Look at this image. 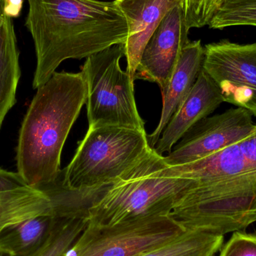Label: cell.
Segmentation results:
<instances>
[{"label": "cell", "instance_id": "1", "mask_svg": "<svg viewBox=\"0 0 256 256\" xmlns=\"http://www.w3.org/2000/svg\"><path fill=\"white\" fill-rule=\"evenodd\" d=\"M25 26L36 48L37 90L67 60H82L126 44L128 26L114 1L28 0Z\"/></svg>", "mask_w": 256, "mask_h": 256}, {"label": "cell", "instance_id": "2", "mask_svg": "<svg viewBox=\"0 0 256 256\" xmlns=\"http://www.w3.org/2000/svg\"><path fill=\"white\" fill-rule=\"evenodd\" d=\"M86 102L81 72H56L37 88L16 148L18 172L30 186L42 190L56 182L63 147Z\"/></svg>", "mask_w": 256, "mask_h": 256}, {"label": "cell", "instance_id": "3", "mask_svg": "<svg viewBox=\"0 0 256 256\" xmlns=\"http://www.w3.org/2000/svg\"><path fill=\"white\" fill-rule=\"evenodd\" d=\"M196 186L194 180L171 176L164 156L152 148L138 164L102 190L88 209V224L114 226L168 216Z\"/></svg>", "mask_w": 256, "mask_h": 256}, {"label": "cell", "instance_id": "4", "mask_svg": "<svg viewBox=\"0 0 256 256\" xmlns=\"http://www.w3.org/2000/svg\"><path fill=\"white\" fill-rule=\"evenodd\" d=\"M152 148L146 131L88 128L56 182L72 202L88 212L98 192L138 164Z\"/></svg>", "mask_w": 256, "mask_h": 256}, {"label": "cell", "instance_id": "5", "mask_svg": "<svg viewBox=\"0 0 256 256\" xmlns=\"http://www.w3.org/2000/svg\"><path fill=\"white\" fill-rule=\"evenodd\" d=\"M124 44L90 56L81 68L86 86L88 128L146 131L136 103L134 82L120 66Z\"/></svg>", "mask_w": 256, "mask_h": 256}, {"label": "cell", "instance_id": "6", "mask_svg": "<svg viewBox=\"0 0 256 256\" xmlns=\"http://www.w3.org/2000/svg\"><path fill=\"white\" fill-rule=\"evenodd\" d=\"M188 231L168 216L114 226L87 224L64 256H137L173 242Z\"/></svg>", "mask_w": 256, "mask_h": 256}, {"label": "cell", "instance_id": "7", "mask_svg": "<svg viewBox=\"0 0 256 256\" xmlns=\"http://www.w3.org/2000/svg\"><path fill=\"white\" fill-rule=\"evenodd\" d=\"M204 48L203 70L220 92L224 102L256 116V43L222 40Z\"/></svg>", "mask_w": 256, "mask_h": 256}, {"label": "cell", "instance_id": "8", "mask_svg": "<svg viewBox=\"0 0 256 256\" xmlns=\"http://www.w3.org/2000/svg\"><path fill=\"white\" fill-rule=\"evenodd\" d=\"M256 129L252 115L244 108L230 109L208 116L196 124L164 160L178 166L204 159L250 135Z\"/></svg>", "mask_w": 256, "mask_h": 256}, {"label": "cell", "instance_id": "9", "mask_svg": "<svg viewBox=\"0 0 256 256\" xmlns=\"http://www.w3.org/2000/svg\"><path fill=\"white\" fill-rule=\"evenodd\" d=\"M184 4L165 15L149 38L142 54L134 80L155 82L165 90L182 50L190 42Z\"/></svg>", "mask_w": 256, "mask_h": 256}, {"label": "cell", "instance_id": "10", "mask_svg": "<svg viewBox=\"0 0 256 256\" xmlns=\"http://www.w3.org/2000/svg\"><path fill=\"white\" fill-rule=\"evenodd\" d=\"M168 172L194 180L196 188L256 174V129L238 142L204 159L178 166H168Z\"/></svg>", "mask_w": 256, "mask_h": 256}, {"label": "cell", "instance_id": "11", "mask_svg": "<svg viewBox=\"0 0 256 256\" xmlns=\"http://www.w3.org/2000/svg\"><path fill=\"white\" fill-rule=\"evenodd\" d=\"M224 103L214 82L202 70L189 94L174 112L162 131L154 149L160 155L170 153L176 143L198 122Z\"/></svg>", "mask_w": 256, "mask_h": 256}, {"label": "cell", "instance_id": "12", "mask_svg": "<svg viewBox=\"0 0 256 256\" xmlns=\"http://www.w3.org/2000/svg\"><path fill=\"white\" fill-rule=\"evenodd\" d=\"M124 14L128 26V37L124 44L127 60L126 72L132 81L140 64L142 54L149 38L170 10L184 6V0H114Z\"/></svg>", "mask_w": 256, "mask_h": 256}, {"label": "cell", "instance_id": "13", "mask_svg": "<svg viewBox=\"0 0 256 256\" xmlns=\"http://www.w3.org/2000/svg\"><path fill=\"white\" fill-rule=\"evenodd\" d=\"M52 214L43 191L30 186L18 172L0 168V234L6 228L44 214Z\"/></svg>", "mask_w": 256, "mask_h": 256}, {"label": "cell", "instance_id": "14", "mask_svg": "<svg viewBox=\"0 0 256 256\" xmlns=\"http://www.w3.org/2000/svg\"><path fill=\"white\" fill-rule=\"evenodd\" d=\"M204 48L201 40L189 42L180 52L167 86L161 92L162 108L158 127L148 135L149 144L154 148L162 131L180 104L192 90L203 68Z\"/></svg>", "mask_w": 256, "mask_h": 256}, {"label": "cell", "instance_id": "15", "mask_svg": "<svg viewBox=\"0 0 256 256\" xmlns=\"http://www.w3.org/2000/svg\"><path fill=\"white\" fill-rule=\"evenodd\" d=\"M20 74L13 20L8 16L3 0H0V128L8 112L16 103Z\"/></svg>", "mask_w": 256, "mask_h": 256}, {"label": "cell", "instance_id": "16", "mask_svg": "<svg viewBox=\"0 0 256 256\" xmlns=\"http://www.w3.org/2000/svg\"><path fill=\"white\" fill-rule=\"evenodd\" d=\"M57 219L44 214L8 227L0 234V250L12 256L30 255L46 243Z\"/></svg>", "mask_w": 256, "mask_h": 256}, {"label": "cell", "instance_id": "17", "mask_svg": "<svg viewBox=\"0 0 256 256\" xmlns=\"http://www.w3.org/2000/svg\"><path fill=\"white\" fill-rule=\"evenodd\" d=\"M224 242V236L190 230L173 242L137 256H214Z\"/></svg>", "mask_w": 256, "mask_h": 256}, {"label": "cell", "instance_id": "18", "mask_svg": "<svg viewBox=\"0 0 256 256\" xmlns=\"http://www.w3.org/2000/svg\"><path fill=\"white\" fill-rule=\"evenodd\" d=\"M88 220L58 218L46 243L38 250L25 256H64L85 230Z\"/></svg>", "mask_w": 256, "mask_h": 256}, {"label": "cell", "instance_id": "19", "mask_svg": "<svg viewBox=\"0 0 256 256\" xmlns=\"http://www.w3.org/2000/svg\"><path fill=\"white\" fill-rule=\"evenodd\" d=\"M208 26L216 30L234 26H256V0H226Z\"/></svg>", "mask_w": 256, "mask_h": 256}, {"label": "cell", "instance_id": "20", "mask_svg": "<svg viewBox=\"0 0 256 256\" xmlns=\"http://www.w3.org/2000/svg\"><path fill=\"white\" fill-rule=\"evenodd\" d=\"M226 0H184V18L186 26L202 28L208 26Z\"/></svg>", "mask_w": 256, "mask_h": 256}, {"label": "cell", "instance_id": "21", "mask_svg": "<svg viewBox=\"0 0 256 256\" xmlns=\"http://www.w3.org/2000/svg\"><path fill=\"white\" fill-rule=\"evenodd\" d=\"M220 256H256V234L234 232L226 244L221 248Z\"/></svg>", "mask_w": 256, "mask_h": 256}, {"label": "cell", "instance_id": "22", "mask_svg": "<svg viewBox=\"0 0 256 256\" xmlns=\"http://www.w3.org/2000/svg\"><path fill=\"white\" fill-rule=\"evenodd\" d=\"M24 0H3L4 8L8 16L18 18L20 14Z\"/></svg>", "mask_w": 256, "mask_h": 256}, {"label": "cell", "instance_id": "23", "mask_svg": "<svg viewBox=\"0 0 256 256\" xmlns=\"http://www.w3.org/2000/svg\"><path fill=\"white\" fill-rule=\"evenodd\" d=\"M0 256H12L10 254H7V252H4V251L0 250Z\"/></svg>", "mask_w": 256, "mask_h": 256}, {"label": "cell", "instance_id": "24", "mask_svg": "<svg viewBox=\"0 0 256 256\" xmlns=\"http://www.w3.org/2000/svg\"></svg>", "mask_w": 256, "mask_h": 256}]
</instances>
